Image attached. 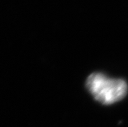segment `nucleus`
<instances>
[{"mask_svg":"<svg viewBox=\"0 0 128 127\" xmlns=\"http://www.w3.org/2000/svg\"><path fill=\"white\" fill-rule=\"evenodd\" d=\"M86 87L97 101L105 105L121 100L127 93L125 80L109 78L101 73L91 74L86 80Z\"/></svg>","mask_w":128,"mask_h":127,"instance_id":"f257e3e1","label":"nucleus"}]
</instances>
